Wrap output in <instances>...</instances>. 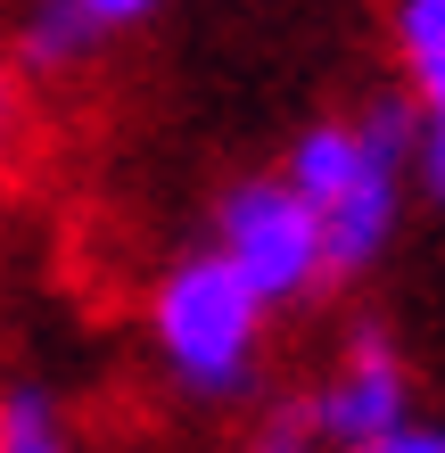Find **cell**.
<instances>
[{
    "instance_id": "1",
    "label": "cell",
    "mask_w": 445,
    "mask_h": 453,
    "mask_svg": "<svg viewBox=\"0 0 445 453\" xmlns=\"http://www.w3.org/2000/svg\"><path fill=\"white\" fill-rule=\"evenodd\" d=\"M256 322H265V297H256L223 256H190L165 288H157V346H165V363L198 395L248 388V371H256Z\"/></svg>"
},
{
    "instance_id": "2",
    "label": "cell",
    "mask_w": 445,
    "mask_h": 453,
    "mask_svg": "<svg viewBox=\"0 0 445 453\" xmlns=\"http://www.w3.org/2000/svg\"><path fill=\"white\" fill-rule=\"evenodd\" d=\"M231 273H240L265 305H289L322 280V215L289 190V181H240L223 198V248Z\"/></svg>"
},
{
    "instance_id": "3",
    "label": "cell",
    "mask_w": 445,
    "mask_h": 453,
    "mask_svg": "<svg viewBox=\"0 0 445 453\" xmlns=\"http://www.w3.org/2000/svg\"><path fill=\"white\" fill-rule=\"evenodd\" d=\"M404 149H412V108H372L363 116V173L322 206V273H363L387 231H396V198H404Z\"/></svg>"
},
{
    "instance_id": "4",
    "label": "cell",
    "mask_w": 445,
    "mask_h": 453,
    "mask_svg": "<svg viewBox=\"0 0 445 453\" xmlns=\"http://www.w3.org/2000/svg\"><path fill=\"white\" fill-rule=\"evenodd\" d=\"M396 420H404V363L387 355L380 330H363V338H355V363L330 380V395L313 404L305 429L330 437L338 453H355V445H372L380 429H396Z\"/></svg>"
},
{
    "instance_id": "5",
    "label": "cell",
    "mask_w": 445,
    "mask_h": 453,
    "mask_svg": "<svg viewBox=\"0 0 445 453\" xmlns=\"http://www.w3.org/2000/svg\"><path fill=\"white\" fill-rule=\"evenodd\" d=\"M396 50L421 83V116H412V141H421V173L445 198V0H396Z\"/></svg>"
},
{
    "instance_id": "6",
    "label": "cell",
    "mask_w": 445,
    "mask_h": 453,
    "mask_svg": "<svg viewBox=\"0 0 445 453\" xmlns=\"http://www.w3.org/2000/svg\"><path fill=\"white\" fill-rule=\"evenodd\" d=\"M355 173H363V124H313L305 141L289 149V173H280V181H289L313 215H322V206L347 190Z\"/></svg>"
},
{
    "instance_id": "7",
    "label": "cell",
    "mask_w": 445,
    "mask_h": 453,
    "mask_svg": "<svg viewBox=\"0 0 445 453\" xmlns=\"http://www.w3.org/2000/svg\"><path fill=\"white\" fill-rule=\"evenodd\" d=\"M91 42H99V25L74 9V0H42V9L25 17V66H74Z\"/></svg>"
},
{
    "instance_id": "8",
    "label": "cell",
    "mask_w": 445,
    "mask_h": 453,
    "mask_svg": "<svg viewBox=\"0 0 445 453\" xmlns=\"http://www.w3.org/2000/svg\"><path fill=\"white\" fill-rule=\"evenodd\" d=\"M0 453H66V429H58V412H50L42 388L0 395Z\"/></svg>"
},
{
    "instance_id": "9",
    "label": "cell",
    "mask_w": 445,
    "mask_h": 453,
    "mask_svg": "<svg viewBox=\"0 0 445 453\" xmlns=\"http://www.w3.org/2000/svg\"><path fill=\"white\" fill-rule=\"evenodd\" d=\"M355 453H445V429H421V420H396V429H380L372 445Z\"/></svg>"
},
{
    "instance_id": "10",
    "label": "cell",
    "mask_w": 445,
    "mask_h": 453,
    "mask_svg": "<svg viewBox=\"0 0 445 453\" xmlns=\"http://www.w3.org/2000/svg\"><path fill=\"white\" fill-rule=\"evenodd\" d=\"M74 9H83V17L99 25V34H116V25H141V17L157 9V0H74Z\"/></svg>"
},
{
    "instance_id": "11",
    "label": "cell",
    "mask_w": 445,
    "mask_h": 453,
    "mask_svg": "<svg viewBox=\"0 0 445 453\" xmlns=\"http://www.w3.org/2000/svg\"><path fill=\"white\" fill-rule=\"evenodd\" d=\"M256 453H313V429H305V420H280V429L256 445Z\"/></svg>"
},
{
    "instance_id": "12",
    "label": "cell",
    "mask_w": 445,
    "mask_h": 453,
    "mask_svg": "<svg viewBox=\"0 0 445 453\" xmlns=\"http://www.w3.org/2000/svg\"><path fill=\"white\" fill-rule=\"evenodd\" d=\"M17 116H25V99H17V83H9V66H0V149L17 141Z\"/></svg>"
}]
</instances>
